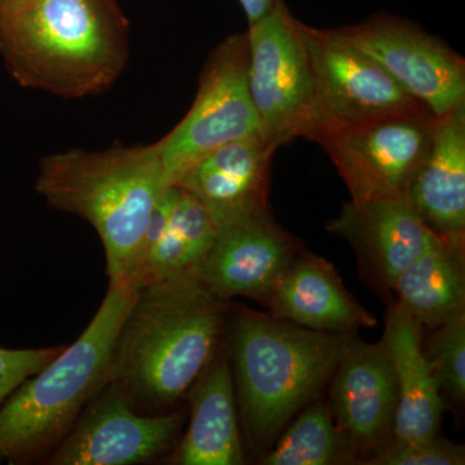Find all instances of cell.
Returning <instances> with one entry per match:
<instances>
[{
    "label": "cell",
    "mask_w": 465,
    "mask_h": 465,
    "mask_svg": "<svg viewBox=\"0 0 465 465\" xmlns=\"http://www.w3.org/2000/svg\"><path fill=\"white\" fill-rule=\"evenodd\" d=\"M139 289L109 286L87 329L26 379L0 407V458L43 454L72 430L85 405L108 384L113 349Z\"/></svg>",
    "instance_id": "cell-5"
},
{
    "label": "cell",
    "mask_w": 465,
    "mask_h": 465,
    "mask_svg": "<svg viewBox=\"0 0 465 465\" xmlns=\"http://www.w3.org/2000/svg\"><path fill=\"white\" fill-rule=\"evenodd\" d=\"M300 30L313 76L314 125L353 124L428 109L335 29H317L300 21Z\"/></svg>",
    "instance_id": "cell-10"
},
{
    "label": "cell",
    "mask_w": 465,
    "mask_h": 465,
    "mask_svg": "<svg viewBox=\"0 0 465 465\" xmlns=\"http://www.w3.org/2000/svg\"><path fill=\"white\" fill-rule=\"evenodd\" d=\"M277 149L262 134L235 140L195 162L174 183L203 204L220 231L269 211Z\"/></svg>",
    "instance_id": "cell-15"
},
{
    "label": "cell",
    "mask_w": 465,
    "mask_h": 465,
    "mask_svg": "<svg viewBox=\"0 0 465 465\" xmlns=\"http://www.w3.org/2000/svg\"><path fill=\"white\" fill-rule=\"evenodd\" d=\"M264 307L274 317L314 331L351 335L376 324L345 289L331 262L305 249L287 266Z\"/></svg>",
    "instance_id": "cell-17"
},
{
    "label": "cell",
    "mask_w": 465,
    "mask_h": 465,
    "mask_svg": "<svg viewBox=\"0 0 465 465\" xmlns=\"http://www.w3.org/2000/svg\"><path fill=\"white\" fill-rule=\"evenodd\" d=\"M225 302L195 273L139 289L119 330L106 385L143 414L173 405L216 356Z\"/></svg>",
    "instance_id": "cell-1"
},
{
    "label": "cell",
    "mask_w": 465,
    "mask_h": 465,
    "mask_svg": "<svg viewBox=\"0 0 465 465\" xmlns=\"http://www.w3.org/2000/svg\"><path fill=\"white\" fill-rule=\"evenodd\" d=\"M351 335L314 331L252 309L234 312L229 341L251 446L271 445L293 415L317 401Z\"/></svg>",
    "instance_id": "cell-4"
},
{
    "label": "cell",
    "mask_w": 465,
    "mask_h": 465,
    "mask_svg": "<svg viewBox=\"0 0 465 465\" xmlns=\"http://www.w3.org/2000/svg\"><path fill=\"white\" fill-rule=\"evenodd\" d=\"M157 143L70 149L45 155L35 191L48 206L87 220L99 234L109 286L130 283L150 217L168 188Z\"/></svg>",
    "instance_id": "cell-3"
},
{
    "label": "cell",
    "mask_w": 465,
    "mask_h": 465,
    "mask_svg": "<svg viewBox=\"0 0 465 465\" xmlns=\"http://www.w3.org/2000/svg\"><path fill=\"white\" fill-rule=\"evenodd\" d=\"M382 341L390 353L397 385L394 442L439 436L445 409L439 382L423 351V327L391 302Z\"/></svg>",
    "instance_id": "cell-18"
},
{
    "label": "cell",
    "mask_w": 465,
    "mask_h": 465,
    "mask_svg": "<svg viewBox=\"0 0 465 465\" xmlns=\"http://www.w3.org/2000/svg\"><path fill=\"white\" fill-rule=\"evenodd\" d=\"M219 229L191 192L173 183L153 211L130 283L148 284L195 273Z\"/></svg>",
    "instance_id": "cell-16"
},
{
    "label": "cell",
    "mask_w": 465,
    "mask_h": 465,
    "mask_svg": "<svg viewBox=\"0 0 465 465\" xmlns=\"http://www.w3.org/2000/svg\"><path fill=\"white\" fill-rule=\"evenodd\" d=\"M407 201L430 231L465 240V105L437 116L432 143Z\"/></svg>",
    "instance_id": "cell-19"
},
{
    "label": "cell",
    "mask_w": 465,
    "mask_h": 465,
    "mask_svg": "<svg viewBox=\"0 0 465 465\" xmlns=\"http://www.w3.org/2000/svg\"><path fill=\"white\" fill-rule=\"evenodd\" d=\"M335 32L376 61L434 115L465 105L464 58L418 24L379 14Z\"/></svg>",
    "instance_id": "cell-9"
},
{
    "label": "cell",
    "mask_w": 465,
    "mask_h": 465,
    "mask_svg": "<svg viewBox=\"0 0 465 465\" xmlns=\"http://www.w3.org/2000/svg\"><path fill=\"white\" fill-rule=\"evenodd\" d=\"M465 240L432 232L424 250L394 281L396 302L433 330L465 312Z\"/></svg>",
    "instance_id": "cell-21"
},
{
    "label": "cell",
    "mask_w": 465,
    "mask_h": 465,
    "mask_svg": "<svg viewBox=\"0 0 465 465\" xmlns=\"http://www.w3.org/2000/svg\"><path fill=\"white\" fill-rule=\"evenodd\" d=\"M430 341H423L440 390L457 402L465 399V312L433 329Z\"/></svg>",
    "instance_id": "cell-23"
},
{
    "label": "cell",
    "mask_w": 465,
    "mask_h": 465,
    "mask_svg": "<svg viewBox=\"0 0 465 465\" xmlns=\"http://www.w3.org/2000/svg\"><path fill=\"white\" fill-rule=\"evenodd\" d=\"M249 88L262 137L280 148L316 124L314 85L300 21L286 3L247 30Z\"/></svg>",
    "instance_id": "cell-8"
},
{
    "label": "cell",
    "mask_w": 465,
    "mask_h": 465,
    "mask_svg": "<svg viewBox=\"0 0 465 465\" xmlns=\"http://www.w3.org/2000/svg\"><path fill=\"white\" fill-rule=\"evenodd\" d=\"M304 249L271 210L220 229L195 274L216 298H250L265 305L281 275Z\"/></svg>",
    "instance_id": "cell-13"
},
{
    "label": "cell",
    "mask_w": 465,
    "mask_h": 465,
    "mask_svg": "<svg viewBox=\"0 0 465 465\" xmlns=\"http://www.w3.org/2000/svg\"><path fill=\"white\" fill-rule=\"evenodd\" d=\"M463 445L434 436L414 442L391 440L381 451L367 459L366 465H463Z\"/></svg>",
    "instance_id": "cell-24"
},
{
    "label": "cell",
    "mask_w": 465,
    "mask_h": 465,
    "mask_svg": "<svg viewBox=\"0 0 465 465\" xmlns=\"http://www.w3.org/2000/svg\"><path fill=\"white\" fill-rule=\"evenodd\" d=\"M326 228L351 244L366 282L381 293L391 292L433 232L402 198L348 202Z\"/></svg>",
    "instance_id": "cell-14"
},
{
    "label": "cell",
    "mask_w": 465,
    "mask_h": 465,
    "mask_svg": "<svg viewBox=\"0 0 465 465\" xmlns=\"http://www.w3.org/2000/svg\"><path fill=\"white\" fill-rule=\"evenodd\" d=\"M437 116L430 109L370 121L322 122L307 139L331 159L351 201L407 200L410 183L430 150Z\"/></svg>",
    "instance_id": "cell-6"
},
{
    "label": "cell",
    "mask_w": 465,
    "mask_h": 465,
    "mask_svg": "<svg viewBox=\"0 0 465 465\" xmlns=\"http://www.w3.org/2000/svg\"><path fill=\"white\" fill-rule=\"evenodd\" d=\"M238 2L246 15L250 26L272 14L275 8L283 5L284 0H238Z\"/></svg>",
    "instance_id": "cell-26"
},
{
    "label": "cell",
    "mask_w": 465,
    "mask_h": 465,
    "mask_svg": "<svg viewBox=\"0 0 465 465\" xmlns=\"http://www.w3.org/2000/svg\"><path fill=\"white\" fill-rule=\"evenodd\" d=\"M253 134L262 131L249 88V39L231 34L204 63L192 108L155 143L168 185L213 150Z\"/></svg>",
    "instance_id": "cell-7"
},
{
    "label": "cell",
    "mask_w": 465,
    "mask_h": 465,
    "mask_svg": "<svg viewBox=\"0 0 465 465\" xmlns=\"http://www.w3.org/2000/svg\"><path fill=\"white\" fill-rule=\"evenodd\" d=\"M356 463L353 451L333 423L329 403L304 407L286 432L260 458L264 465H336Z\"/></svg>",
    "instance_id": "cell-22"
},
{
    "label": "cell",
    "mask_w": 465,
    "mask_h": 465,
    "mask_svg": "<svg viewBox=\"0 0 465 465\" xmlns=\"http://www.w3.org/2000/svg\"><path fill=\"white\" fill-rule=\"evenodd\" d=\"M34 0H0V24L14 16L21 9L32 5Z\"/></svg>",
    "instance_id": "cell-27"
},
{
    "label": "cell",
    "mask_w": 465,
    "mask_h": 465,
    "mask_svg": "<svg viewBox=\"0 0 465 465\" xmlns=\"http://www.w3.org/2000/svg\"><path fill=\"white\" fill-rule=\"evenodd\" d=\"M64 347L0 348V406L30 376L50 363Z\"/></svg>",
    "instance_id": "cell-25"
},
{
    "label": "cell",
    "mask_w": 465,
    "mask_h": 465,
    "mask_svg": "<svg viewBox=\"0 0 465 465\" xmlns=\"http://www.w3.org/2000/svg\"><path fill=\"white\" fill-rule=\"evenodd\" d=\"M0 52L23 87L84 99L127 69L130 23L116 0H34L0 24Z\"/></svg>",
    "instance_id": "cell-2"
},
{
    "label": "cell",
    "mask_w": 465,
    "mask_h": 465,
    "mask_svg": "<svg viewBox=\"0 0 465 465\" xmlns=\"http://www.w3.org/2000/svg\"><path fill=\"white\" fill-rule=\"evenodd\" d=\"M397 385L384 341L349 339L330 381L333 423L363 464L393 437Z\"/></svg>",
    "instance_id": "cell-12"
},
{
    "label": "cell",
    "mask_w": 465,
    "mask_h": 465,
    "mask_svg": "<svg viewBox=\"0 0 465 465\" xmlns=\"http://www.w3.org/2000/svg\"><path fill=\"white\" fill-rule=\"evenodd\" d=\"M57 443L48 464L131 465L166 451L182 430L179 412L143 414L109 387Z\"/></svg>",
    "instance_id": "cell-11"
},
{
    "label": "cell",
    "mask_w": 465,
    "mask_h": 465,
    "mask_svg": "<svg viewBox=\"0 0 465 465\" xmlns=\"http://www.w3.org/2000/svg\"><path fill=\"white\" fill-rule=\"evenodd\" d=\"M234 390L228 358L216 354L188 391L191 423L174 452L173 464L244 463Z\"/></svg>",
    "instance_id": "cell-20"
}]
</instances>
